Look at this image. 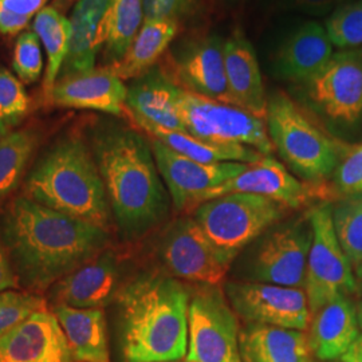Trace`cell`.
<instances>
[{"mask_svg":"<svg viewBox=\"0 0 362 362\" xmlns=\"http://www.w3.org/2000/svg\"><path fill=\"white\" fill-rule=\"evenodd\" d=\"M3 243L22 285L42 291L101 252L109 233L94 224L16 197L1 219Z\"/></svg>","mask_w":362,"mask_h":362,"instance_id":"1","label":"cell"},{"mask_svg":"<svg viewBox=\"0 0 362 362\" xmlns=\"http://www.w3.org/2000/svg\"><path fill=\"white\" fill-rule=\"evenodd\" d=\"M90 149L119 233L136 239L161 223L168 194L151 141L128 127L101 122L91 129Z\"/></svg>","mask_w":362,"mask_h":362,"instance_id":"2","label":"cell"},{"mask_svg":"<svg viewBox=\"0 0 362 362\" xmlns=\"http://www.w3.org/2000/svg\"><path fill=\"white\" fill-rule=\"evenodd\" d=\"M191 287L148 272L119 287L116 303L119 346L127 362H172L188 350Z\"/></svg>","mask_w":362,"mask_h":362,"instance_id":"3","label":"cell"},{"mask_svg":"<svg viewBox=\"0 0 362 362\" xmlns=\"http://www.w3.org/2000/svg\"><path fill=\"white\" fill-rule=\"evenodd\" d=\"M27 197L67 216L109 230L112 212L90 145L79 134L58 139L25 182Z\"/></svg>","mask_w":362,"mask_h":362,"instance_id":"4","label":"cell"},{"mask_svg":"<svg viewBox=\"0 0 362 362\" xmlns=\"http://www.w3.org/2000/svg\"><path fill=\"white\" fill-rule=\"evenodd\" d=\"M266 125L274 149L298 177L322 184L336 172L342 146L320 129L282 91L267 100Z\"/></svg>","mask_w":362,"mask_h":362,"instance_id":"5","label":"cell"},{"mask_svg":"<svg viewBox=\"0 0 362 362\" xmlns=\"http://www.w3.org/2000/svg\"><path fill=\"white\" fill-rule=\"evenodd\" d=\"M290 212L293 209L269 197L228 194L202 203L192 211V216L230 266L240 251Z\"/></svg>","mask_w":362,"mask_h":362,"instance_id":"6","label":"cell"},{"mask_svg":"<svg viewBox=\"0 0 362 362\" xmlns=\"http://www.w3.org/2000/svg\"><path fill=\"white\" fill-rule=\"evenodd\" d=\"M239 321L220 286L191 287L188 362H242Z\"/></svg>","mask_w":362,"mask_h":362,"instance_id":"7","label":"cell"},{"mask_svg":"<svg viewBox=\"0 0 362 362\" xmlns=\"http://www.w3.org/2000/svg\"><path fill=\"white\" fill-rule=\"evenodd\" d=\"M313 228L305 285L310 315L339 296L357 291V282L349 259L337 239L332 206L321 203L308 211Z\"/></svg>","mask_w":362,"mask_h":362,"instance_id":"8","label":"cell"},{"mask_svg":"<svg viewBox=\"0 0 362 362\" xmlns=\"http://www.w3.org/2000/svg\"><path fill=\"white\" fill-rule=\"evenodd\" d=\"M179 110L187 133L212 143L239 144L270 156L274 151L263 118L230 104L179 90Z\"/></svg>","mask_w":362,"mask_h":362,"instance_id":"9","label":"cell"},{"mask_svg":"<svg viewBox=\"0 0 362 362\" xmlns=\"http://www.w3.org/2000/svg\"><path fill=\"white\" fill-rule=\"evenodd\" d=\"M311 242L313 228L308 212L275 224L251 255L247 267L250 281L303 288Z\"/></svg>","mask_w":362,"mask_h":362,"instance_id":"10","label":"cell"},{"mask_svg":"<svg viewBox=\"0 0 362 362\" xmlns=\"http://www.w3.org/2000/svg\"><path fill=\"white\" fill-rule=\"evenodd\" d=\"M311 107L330 122L354 125L362 118V47L341 50L298 85Z\"/></svg>","mask_w":362,"mask_h":362,"instance_id":"11","label":"cell"},{"mask_svg":"<svg viewBox=\"0 0 362 362\" xmlns=\"http://www.w3.org/2000/svg\"><path fill=\"white\" fill-rule=\"evenodd\" d=\"M224 294L246 325H266L305 332L310 308L303 288L263 282H227Z\"/></svg>","mask_w":362,"mask_h":362,"instance_id":"12","label":"cell"},{"mask_svg":"<svg viewBox=\"0 0 362 362\" xmlns=\"http://www.w3.org/2000/svg\"><path fill=\"white\" fill-rule=\"evenodd\" d=\"M160 257L172 276L194 285L220 286L230 267L194 216L169 227L160 243Z\"/></svg>","mask_w":362,"mask_h":362,"instance_id":"13","label":"cell"},{"mask_svg":"<svg viewBox=\"0 0 362 362\" xmlns=\"http://www.w3.org/2000/svg\"><path fill=\"white\" fill-rule=\"evenodd\" d=\"M156 165L177 211L192 212L208 191L216 188L246 169L243 163L204 164L172 151L151 139Z\"/></svg>","mask_w":362,"mask_h":362,"instance_id":"14","label":"cell"},{"mask_svg":"<svg viewBox=\"0 0 362 362\" xmlns=\"http://www.w3.org/2000/svg\"><path fill=\"white\" fill-rule=\"evenodd\" d=\"M327 192L322 184L303 182L291 175L285 164L272 156H263L257 163L248 164L233 179L208 191L200 199L199 206L223 194H251L269 197L294 211L305 207L317 197L325 199Z\"/></svg>","mask_w":362,"mask_h":362,"instance_id":"15","label":"cell"},{"mask_svg":"<svg viewBox=\"0 0 362 362\" xmlns=\"http://www.w3.org/2000/svg\"><path fill=\"white\" fill-rule=\"evenodd\" d=\"M170 69L169 77L182 90L233 105L224 64V40L218 35L187 43L175 55Z\"/></svg>","mask_w":362,"mask_h":362,"instance_id":"16","label":"cell"},{"mask_svg":"<svg viewBox=\"0 0 362 362\" xmlns=\"http://www.w3.org/2000/svg\"><path fill=\"white\" fill-rule=\"evenodd\" d=\"M74 361L54 311H35L0 337V362Z\"/></svg>","mask_w":362,"mask_h":362,"instance_id":"17","label":"cell"},{"mask_svg":"<svg viewBox=\"0 0 362 362\" xmlns=\"http://www.w3.org/2000/svg\"><path fill=\"white\" fill-rule=\"evenodd\" d=\"M180 88L161 67L155 66L134 78L127 94V113L140 128L187 132L179 110Z\"/></svg>","mask_w":362,"mask_h":362,"instance_id":"18","label":"cell"},{"mask_svg":"<svg viewBox=\"0 0 362 362\" xmlns=\"http://www.w3.org/2000/svg\"><path fill=\"white\" fill-rule=\"evenodd\" d=\"M128 88L116 73L105 66L69 77L58 78L49 103L71 109L122 116L127 112Z\"/></svg>","mask_w":362,"mask_h":362,"instance_id":"19","label":"cell"},{"mask_svg":"<svg viewBox=\"0 0 362 362\" xmlns=\"http://www.w3.org/2000/svg\"><path fill=\"white\" fill-rule=\"evenodd\" d=\"M118 275L116 255L105 250L52 286V297L74 309H103L116 298Z\"/></svg>","mask_w":362,"mask_h":362,"instance_id":"20","label":"cell"},{"mask_svg":"<svg viewBox=\"0 0 362 362\" xmlns=\"http://www.w3.org/2000/svg\"><path fill=\"white\" fill-rule=\"evenodd\" d=\"M224 64L233 105L266 119L269 98L257 54L240 28L224 40Z\"/></svg>","mask_w":362,"mask_h":362,"instance_id":"21","label":"cell"},{"mask_svg":"<svg viewBox=\"0 0 362 362\" xmlns=\"http://www.w3.org/2000/svg\"><path fill=\"white\" fill-rule=\"evenodd\" d=\"M110 1L112 0H78L70 16V47L58 78L95 69L97 55L105 47L107 39Z\"/></svg>","mask_w":362,"mask_h":362,"instance_id":"22","label":"cell"},{"mask_svg":"<svg viewBox=\"0 0 362 362\" xmlns=\"http://www.w3.org/2000/svg\"><path fill=\"white\" fill-rule=\"evenodd\" d=\"M333 45L326 28L306 22L291 33L275 57V71L284 79L302 83L315 76L333 57Z\"/></svg>","mask_w":362,"mask_h":362,"instance_id":"23","label":"cell"},{"mask_svg":"<svg viewBox=\"0 0 362 362\" xmlns=\"http://www.w3.org/2000/svg\"><path fill=\"white\" fill-rule=\"evenodd\" d=\"M309 346L321 361H334L360 336L357 309L346 296H339L313 313Z\"/></svg>","mask_w":362,"mask_h":362,"instance_id":"24","label":"cell"},{"mask_svg":"<svg viewBox=\"0 0 362 362\" xmlns=\"http://www.w3.org/2000/svg\"><path fill=\"white\" fill-rule=\"evenodd\" d=\"M239 345L242 362H311L309 339L300 330L246 325Z\"/></svg>","mask_w":362,"mask_h":362,"instance_id":"25","label":"cell"},{"mask_svg":"<svg viewBox=\"0 0 362 362\" xmlns=\"http://www.w3.org/2000/svg\"><path fill=\"white\" fill-rule=\"evenodd\" d=\"M78 362H110L106 320L103 309H74L57 305L54 309Z\"/></svg>","mask_w":362,"mask_h":362,"instance_id":"26","label":"cell"},{"mask_svg":"<svg viewBox=\"0 0 362 362\" xmlns=\"http://www.w3.org/2000/svg\"><path fill=\"white\" fill-rule=\"evenodd\" d=\"M180 23L173 21H144L139 34L119 62L109 66L118 77L134 79L155 67L179 33Z\"/></svg>","mask_w":362,"mask_h":362,"instance_id":"27","label":"cell"},{"mask_svg":"<svg viewBox=\"0 0 362 362\" xmlns=\"http://www.w3.org/2000/svg\"><path fill=\"white\" fill-rule=\"evenodd\" d=\"M152 139L165 144L172 151L185 156L191 160L204 164L218 163H243L252 164L259 161L263 155L245 145L239 144L212 143L194 137L187 132L161 129L156 127H143Z\"/></svg>","mask_w":362,"mask_h":362,"instance_id":"28","label":"cell"},{"mask_svg":"<svg viewBox=\"0 0 362 362\" xmlns=\"http://www.w3.org/2000/svg\"><path fill=\"white\" fill-rule=\"evenodd\" d=\"M33 28L39 40H42L47 57V66L43 77V95L49 101L69 52L71 25L70 19H67L64 13H58L49 6L34 16Z\"/></svg>","mask_w":362,"mask_h":362,"instance_id":"29","label":"cell"},{"mask_svg":"<svg viewBox=\"0 0 362 362\" xmlns=\"http://www.w3.org/2000/svg\"><path fill=\"white\" fill-rule=\"evenodd\" d=\"M145 21L143 0H112L109 8L105 58L112 66L119 62Z\"/></svg>","mask_w":362,"mask_h":362,"instance_id":"30","label":"cell"},{"mask_svg":"<svg viewBox=\"0 0 362 362\" xmlns=\"http://www.w3.org/2000/svg\"><path fill=\"white\" fill-rule=\"evenodd\" d=\"M37 144L38 137L30 129L11 132L0 141V200L18 187Z\"/></svg>","mask_w":362,"mask_h":362,"instance_id":"31","label":"cell"},{"mask_svg":"<svg viewBox=\"0 0 362 362\" xmlns=\"http://www.w3.org/2000/svg\"><path fill=\"white\" fill-rule=\"evenodd\" d=\"M337 239L353 270L362 262V192L346 194L332 206Z\"/></svg>","mask_w":362,"mask_h":362,"instance_id":"32","label":"cell"},{"mask_svg":"<svg viewBox=\"0 0 362 362\" xmlns=\"http://www.w3.org/2000/svg\"><path fill=\"white\" fill-rule=\"evenodd\" d=\"M325 28L332 45L338 49L362 46V0L341 6L326 19Z\"/></svg>","mask_w":362,"mask_h":362,"instance_id":"33","label":"cell"},{"mask_svg":"<svg viewBox=\"0 0 362 362\" xmlns=\"http://www.w3.org/2000/svg\"><path fill=\"white\" fill-rule=\"evenodd\" d=\"M46 309L43 298L18 291L0 293V337L25 321L33 313Z\"/></svg>","mask_w":362,"mask_h":362,"instance_id":"34","label":"cell"},{"mask_svg":"<svg viewBox=\"0 0 362 362\" xmlns=\"http://www.w3.org/2000/svg\"><path fill=\"white\" fill-rule=\"evenodd\" d=\"M13 67L18 78L25 83L37 82L43 70L40 42L34 31L19 35L13 47Z\"/></svg>","mask_w":362,"mask_h":362,"instance_id":"35","label":"cell"},{"mask_svg":"<svg viewBox=\"0 0 362 362\" xmlns=\"http://www.w3.org/2000/svg\"><path fill=\"white\" fill-rule=\"evenodd\" d=\"M30 101L22 81L7 69L0 67V109L13 119L21 121L28 110Z\"/></svg>","mask_w":362,"mask_h":362,"instance_id":"36","label":"cell"},{"mask_svg":"<svg viewBox=\"0 0 362 362\" xmlns=\"http://www.w3.org/2000/svg\"><path fill=\"white\" fill-rule=\"evenodd\" d=\"M145 21H181L189 18L204 0H143Z\"/></svg>","mask_w":362,"mask_h":362,"instance_id":"37","label":"cell"},{"mask_svg":"<svg viewBox=\"0 0 362 362\" xmlns=\"http://www.w3.org/2000/svg\"><path fill=\"white\" fill-rule=\"evenodd\" d=\"M337 188L344 194L362 192V145L353 149L336 170Z\"/></svg>","mask_w":362,"mask_h":362,"instance_id":"38","label":"cell"},{"mask_svg":"<svg viewBox=\"0 0 362 362\" xmlns=\"http://www.w3.org/2000/svg\"><path fill=\"white\" fill-rule=\"evenodd\" d=\"M350 1L354 0H285V6L290 10L311 16H325Z\"/></svg>","mask_w":362,"mask_h":362,"instance_id":"39","label":"cell"},{"mask_svg":"<svg viewBox=\"0 0 362 362\" xmlns=\"http://www.w3.org/2000/svg\"><path fill=\"white\" fill-rule=\"evenodd\" d=\"M47 0H0V8L31 19L45 8Z\"/></svg>","mask_w":362,"mask_h":362,"instance_id":"40","label":"cell"},{"mask_svg":"<svg viewBox=\"0 0 362 362\" xmlns=\"http://www.w3.org/2000/svg\"><path fill=\"white\" fill-rule=\"evenodd\" d=\"M31 19L19 16L16 13L0 8V34L6 37H13L23 31Z\"/></svg>","mask_w":362,"mask_h":362,"instance_id":"41","label":"cell"},{"mask_svg":"<svg viewBox=\"0 0 362 362\" xmlns=\"http://www.w3.org/2000/svg\"><path fill=\"white\" fill-rule=\"evenodd\" d=\"M19 285L18 275L13 270V263L7 257L4 247L0 243V293L13 290Z\"/></svg>","mask_w":362,"mask_h":362,"instance_id":"42","label":"cell"},{"mask_svg":"<svg viewBox=\"0 0 362 362\" xmlns=\"http://www.w3.org/2000/svg\"><path fill=\"white\" fill-rule=\"evenodd\" d=\"M341 362H362V334L358 336L349 350L341 357Z\"/></svg>","mask_w":362,"mask_h":362,"instance_id":"43","label":"cell"},{"mask_svg":"<svg viewBox=\"0 0 362 362\" xmlns=\"http://www.w3.org/2000/svg\"><path fill=\"white\" fill-rule=\"evenodd\" d=\"M18 122H19L18 119H13V118L6 116V115L3 113V110L0 109V141H1L3 139H6V137L11 133V130H13V127H15Z\"/></svg>","mask_w":362,"mask_h":362,"instance_id":"44","label":"cell"},{"mask_svg":"<svg viewBox=\"0 0 362 362\" xmlns=\"http://www.w3.org/2000/svg\"><path fill=\"white\" fill-rule=\"evenodd\" d=\"M78 0H52V7L58 13L65 15L73 6L77 4Z\"/></svg>","mask_w":362,"mask_h":362,"instance_id":"45","label":"cell"},{"mask_svg":"<svg viewBox=\"0 0 362 362\" xmlns=\"http://www.w3.org/2000/svg\"><path fill=\"white\" fill-rule=\"evenodd\" d=\"M357 320H358V325H360V327L362 329V300L357 305Z\"/></svg>","mask_w":362,"mask_h":362,"instance_id":"46","label":"cell"},{"mask_svg":"<svg viewBox=\"0 0 362 362\" xmlns=\"http://www.w3.org/2000/svg\"><path fill=\"white\" fill-rule=\"evenodd\" d=\"M356 276H357V279H356V281H358V284H360L362 288V262L361 264L356 269Z\"/></svg>","mask_w":362,"mask_h":362,"instance_id":"47","label":"cell"},{"mask_svg":"<svg viewBox=\"0 0 362 362\" xmlns=\"http://www.w3.org/2000/svg\"><path fill=\"white\" fill-rule=\"evenodd\" d=\"M172 362H188V361H187V360H184V361H182V360H179V361H172Z\"/></svg>","mask_w":362,"mask_h":362,"instance_id":"48","label":"cell"}]
</instances>
